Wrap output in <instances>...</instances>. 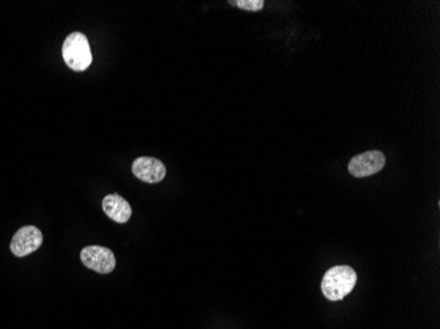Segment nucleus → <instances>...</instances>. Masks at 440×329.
Returning <instances> with one entry per match:
<instances>
[{
	"label": "nucleus",
	"instance_id": "nucleus-1",
	"mask_svg": "<svg viewBox=\"0 0 440 329\" xmlns=\"http://www.w3.org/2000/svg\"><path fill=\"white\" fill-rule=\"evenodd\" d=\"M356 284L357 274L352 267L348 265H339L326 272L320 287L326 299L331 302H338L351 294Z\"/></svg>",
	"mask_w": 440,
	"mask_h": 329
},
{
	"label": "nucleus",
	"instance_id": "nucleus-2",
	"mask_svg": "<svg viewBox=\"0 0 440 329\" xmlns=\"http://www.w3.org/2000/svg\"><path fill=\"white\" fill-rule=\"evenodd\" d=\"M62 55L67 65L74 71H83L92 62V55L85 34L74 32L69 34L62 45Z\"/></svg>",
	"mask_w": 440,
	"mask_h": 329
},
{
	"label": "nucleus",
	"instance_id": "nucleus-3",
	"mask_svg": "<svg viewBox=\"0 0 440 329\" xmlns=\"http://www.w3.org/2000/svg\"><path fill=\"white\" fill-rule=\"evenodd\" d=\"M81 261L88 269L99 274H109L116 267V258L114 252L99 245L85 246L81 252Z\"/></svg>",
	"mask_w": 440,
	"mask_h": 329
},
{
	"label": "nucleus",
	"instance_id": "nucleus-4",
	"mask_svg": "<svg viewBox=\"0 0 440 329\" xmlns=\"http://www.w3.org/2000/svg\"><path fill=\"white\" fill-rule=\"evenodd\" d=\"M385 154L380 150H369L355 155L348 164V173L356 178L374 176L385 167Z\"/></svg>",
	"mask_w": 440,
	"mask_h": 329
},
{
	"label": "nucleus",
	"instance_id": "nucleus-5",
	"mask_svg": "<svg viewBox=\"0 0 440 329\" xmlns=\"http://www.w3.org/2000/svg\"><path fill=\"white\" fill-rule=\"evenodd\" d=\"M43 232L34 225H27L15 233L10 248L16 257H25L37 251L43 245Z\"/></svg>",
	"mask_w": 440,
	"mask_h": 329
},
{
	"label": "nucleus",
	"instance_id": "nucleus-6",
	"mask_svg": "<svg viewBox=\"0 0 440 329\" xmlns=\"http://www.w3.org/2000/svg\"><path fill=\"white\" fill-rule=\"evenodd\" d=\"M132 173L145 183H158L165 178L166 167L153 157H139L132 164Z\"/></svg>",
	"mask_w": 440,
	"mask_h": 329
},
{
	"label": "nucleus",
	"instance_id": "nucleus-7",
	"mask_svg": "<svg viewBox=\"0 0 440 329\" xmlns=\"http://www.w3.org/2000/svg\"><path fill=\"white\" fill-rule=\"evenodd\" d=\"M103 211L111 220L124 224L131 219L132 209L130 203L119 194H110L103 199Z\"/></svg>",
	"mask_w": 440,
	"mask_h": 329
},
{
	"label": "nucleus",
	"instance_id": "nucleus-8",
	"mask_svg": "<svg viewBox=\"0 0 440 329\" xmlns=\"http://www.w3.org/2000/svg\"><path fill=\"white\" fill-rule=\"evenodd\" d=\"M233 6H238L239 8L245 10V11H260L264 8V0H236L231 1Z\"/></svg>",
	"mask_w": 440,
	"mask_h": 329
}]
</instances>
